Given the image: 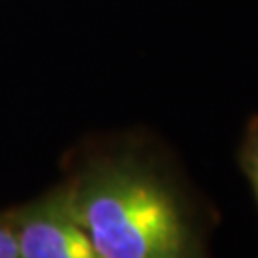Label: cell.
I'll return each instance as SVG.
<instances>
[{"mask_svg": "<svg viewBox=\"0 0 258 258\" xmlns=\"http://www.w3.org/2000/svg\"><path fill=\"white\" fill-rule=\"evenodd\" d=\"M61 191L102 258H201L184 201L142 151L86 155Z\"/></svg>", "mask_w": 258, "mask_h": 258, "instance_id": "cell-1", "label": "cell"}, {"mask_svg": "<svg viewBox=\"0 0 258 258\" xmlns=\"http://www.w3.org/2000/svg\"><path fill=\"white\" fill-rule=\"evenodd\" d=\"M21 258H102L65 203L61 187L18 214Z\"/></svg>", "mask_w": 258, "mask_h": 258, "instance_id": "cell-2", "label": "cell"}, {"mask_svg": "<svg viewBox=\"0 0 258 258\" xmlns=\"http://www.w3.org/2000/svg\"><path fill=\"white\" fill-rule=\"evenodd\" d=\"M0 258H21L18 233L12 226L4 224H0Z\"/></svg>", "mask_w": 258, "mask_h": 258, "instance_id": "cell-4", "label": "cell"}, {"mask_svg": "<svg viewBox=\"0 0 258 258\" xmlns=\"http://www.w3.org/2000/svg\"><path fill=\"white\" fill-rule=\"evenodd\" d=\"M239 163L258 199V115L247 122L239 148Z\"/></svg>", "mask_w": 258, "mask_h": 258, "instance_id": "cell-3", "label": "cell"}]
</instances>
